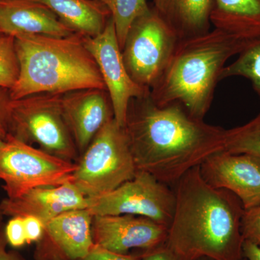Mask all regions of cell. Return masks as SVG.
<instances>
[{"label": "cell", "mask_w": 260, "mask_h": 260, "mask_svg": "<svg viewBox=\"0 0 260 260\" xmlns=\"http://www.w3.org/2000/svg\"><path fill=\"white\" fill-rule=\"evenodd\" d=\"M124 129L138 171L169 186L224 150L225 129L193 117L179 104L160 107L150 92L130 101Z\"/></svg>", "instance_id": "6da1fadb"}, {"label": "cell", "mask_w": 260, "mask_h": 260, "mask_svg": "<svg viewBox=\"0 0 260 260\" xmlns=\"http://www.w3.org/2000/svg\"><path fill=\"white\" fill-rule=\"evenodd\" d=\"M200 167L174 184L175 210L166 244L184 260H243L242 202L210 185Z\"/></svg>", "instance_id": "7a4b0ae2"}, {"label": "cell", "mask_w": 260, "mask_h": 260, "mask_svg": "<svg viewBox=\"0 0 260 260\" xmlns=\"http://www.w3.org/2000/svg\"><path fill=\"white\" fill-rule=\"evenodd\" d=\"M250 42L218 28L180 39L150 90L152 100L160 107L179 104L193 117L204 119L228 60Z\"/></svg>", "instance_id": "3957f363"}, {"label": "cell", "mask_w": 260, "mask_h": 260, "mask_svg": "<svg viewBox=\"0 0 260 260\" xmlns=\"http://www.w3.org/2000/svg\"><path fill=\"white\" fill-rule=\"evenodd\" d=\"M15 39L20 71L16 83L10 89L13 100L35 93L107 90L83 36L21 35Z\"/></svg>", "instance_id": "277c9868"}, {"label": "cell", "mask_w": 260, "mask_h": 260, "mask_svg": "<svg viewBox=\"0 0 260 260\" xmlns=\"http://www.w3.org/2000/svg\"><path fill=\"white\" fill-rule=\"evenodd\" d=\"M137 172L124 127L114 119L80 155L72 183L86 198H94L114 190Z\"/></svg>", "instance_id": "5b68a950"}, {"label": "cell", "mask_w": 260, "mask_h": 260, "mask_svg": "<svg viewBox=\"0 0 260 260\" xmlns=\"http://www.w3.org/2000/svg\"><path fill=\"white\" fill-rule=\"evenodd\" d=\"M8 135L67 161L76 162L80 157L65 122L59 93H35L12 101Z\"/></svg>", "instance_id": "8992f818"}, {"label": "cell", "mask_w": 260, "mask_h": 260, "mask_svg": "<svg viewBox=\"0 0 260 260\" xmlns=\"http://www.w3.org/2000/svg\"><path fill=\"white\" fill-rule=\"evenodd\" d=\"M76 162L67 161L8 135L0 145V181L10 199L36 187L72 182Z\"/></svg>", "instance_id": "52a82bcc"}, {"label": "cell", "mask_w": 260, "mask_h": 260, "mask_svg": "<svg viewBox=\"0 0 260 260\" xmlns=\"http://www.w3.org/2000/svg\"><path fill=\"white\" fill-rule=\"evenodd\" d=\"M179 39L152 7L130 27L123 60L135 83L150 90L160 78Z\"/></svg>", "instance_id": "ba28073f"}, {"label": "cell", "mask_w": 260, "mask_h": 260, "mask_svg": "<svg viewBox=\"0 0 260 260\" xmlns=\"http://www.w3.org/2000/svg\"><path fill=\"white\" fill-rule=\"evenodd\" d=\"M175 191L143 171L106 194L87 198V209L95 215L145 217L168 228L175 210Z\"/></svg>", "instance_id": "9c48e42d"}, {"label": "cell", "mask_w": 260, "mask_h": 260, "mask_svg": "<svg viewBox=\"0 0 260 260\" xmlns=\"http://www.w3.org/2000/svg\"><path fill=\"white\" fill-rule=\"evenodd\" d=\"M85 43L99 67L110 95L114 119L124 127L130 101L146 95L150 90L135 83L128 74L112 17L102 34L95 37H85Z\"/></svg>", "instance_id": "30bf717a"}, {"label": "cell", "mask_w": 260, "mask_h": 260, "mask_svg": "<svg viewBox=\"0 0 260 260\" xmlns=\"http://www.w3.org/2000/svg\"><path fill=\"white\" fill-rule=\"evenodd\" d=\"M168 232L165 225L136 215H95L92 221L93 244L119 254L161 246L167 242Z\"/></svg>", "instance_id": "8fae6325"}, {"label": "cell", "mask_w": 260, "mask_h": 260, "mask_svg": "<svg viewBox=\"0 0 260 260\" xmlns=\"http://www.w3.org/2000/svg\"><path fill=\"white\" fill-rule=\"evenodd\" d=\"M88 209L72 210L45 223L44 234L36 244L34 260H79L93 246L92 221Z\"/></svg>", "instance_id": "7c38bea8"}, {"label": "cell", "mask_w": 260, "mask_h": 260, "mask_svg": "<svg viewBox=\"0 0 260 260\" xmlns=\"http://www.w3.org/2000/svg\"><path fill=\"white\" fill-rule=\"evenodd\" d=\"M200 169L210 185L235 194L244 210L260 206L259 158L223 150L206 159Z\"/></svg>", "instance_id": "4fadbf2b"}, {"label": "cell", "mask_w": 260, "mask_h": 260, "mask_svg": "<svg viewBox=\"0 0 260 260\" xmlns=\"http://www.w3.org/2000/svg\"><path fill=\"white\" fill-rule=\"evenodd\" d=\"M61 106L80 155L98 133L114 119L112 101L106 89H80L61 94Z\"/></svg>", "instance_id": "5bb4252c"}, {"label": "cell", "mask_w": 260, "mask_h": 260, "mask_svg": "<svg viewBox=\"0 0 260 260\" xmlns=\"http://www.w3.org/2000/svg\"><path fill=\"white\" fill-rule=\"evenodd\" d=\"M86 208V197L72 182L39 186L20 198H6L0 202V210L5 216L32 215L44 223L66 212Z\"/></svg>", "instance_id": "9a60e30c"}, {"label": "cell", "mask_w": 260, "mask_h": 260, "mask_svg": "<svg viewBox=\"0 0 260 260\" xmlns=\"http://www.w3.org/2000/svg\"><path fill=\"white\" fill-rule=\"evenodd\" d=\"M0 30L4 35L66 37L75 34L40 0H0Z\"/></svg>", "instance_id": "2e32d148"}, {"label": "cell", "mask_w": 260, "mask_h": 260, "mask_svg": "<svg viewBox=\"0 0 260 260\" xmlns=\"http://www.w3.org/2000/svg\"><path fill=\"white\" fill-rule=\"evenodd\" d=\"M151 7L179 40L210 30L213 0H153Z\"/></svg>", "instance_id": "e0dca14e"}, {"label": "cell", "mask_w": 260, "mask_h": 260, "mask_svg": "<svg viewBox=\"0 0 260 260\" xmlns=\"http://www.w3.org/2000/svg\"><path fill=\"white\" fill-rule=\"evenodd\" d=\"M75 34L95 37L102 34L111 18L105 5L97 0H40Z\"/></svg>", "instance_id": "ac0fdd59"}, {"label": "cell", "mask_w": 260, "mask_h": 260, "mask_svg": "<svg viewBox=\"0 0 260 260\" xmlns=\"http://www.w3.org/2000/svg\"><path fill=\"white\" fill-rule=\"evenodd\" d=\"M210 21L220 29L246 40L260 39V0H213Z\"/></svg>", "instance_id": "d6986e66"}, {"label": "cell", "mask_w": 260, "mask_h": 260, "mask_svg": "<svg viewBox=\"0 0 260 260\" xmlns=\"http://www.w3.org/2000/svg\"><path fill=\"white\" fill-rule=\"evenodd\" d=\"M232 64L224 68L220 80L232 77H242L251 82L260 99V39L251 41Z\"/></svg>", "instance_id": "ffe728a7"}, {"label": "cell", "mask_w": 260, "mask_h": 260, "mask_svg": "<svg viewBox=\"0 0 260 260\" xmlns=\"http://www.w3.org/2000/svg\"><path fill=\"white\" fill-rule=\"evenodd\" d=\"M107 7L114 21L121 49L130 27L139 17L150 10L146 0H97Z\"/></svg>", "instance_id": "44dd1931"}, {"label": "cell", "mask_w": 260, "mask_h": 260, "mask_svg": "<svg viewBox=\"0 0 260 260\" xmlns=\"http://www.w3.org/2000/svg\"><path fill=\"white\" fill-rule=\"evenodd\" d=\"M224 150L260 159V113L242 126L225 129Z\"/></svg>", "instance_id": "7402d4cb"}, {"label": "cell", "mask_w": 260, "mask_h": 260, "mask_svg": "<svg viewBox=\"0 0 260 260\" xmlns=\"http://www.w3.org/2000/svg\"><path fill=\"white\" fill-rule=\"evenodd\" d=\"M19 62L13 36H0V87L11 89L18 78Z\"/></svg>", "instance_id": "603a6c76"}, {"label": "cell", "mask_w": 260, "mask_h": 260, "mask_svg": "<svg viewBox=\"0 0 260 260\" xmlns=\"http://www.w3.org/2000/svg\"><path fill=\"white\" fill-rule=\"evenodd\" d=\"M241 228L244 240L260 247V206L244 210Z\"/></svg>", "instance_id": "cb8c5ba5"}, {"label": "cell", "mask_w": 260, "mask_h": 260, "mask_svg": "<svg viewBox=\"0 0 260 260\" xmlns=\"http://www.w3.org/2000/svg\"><path fill=\"white\" fill-rule=\"evenodd\" d=\"M5 234L8 246L13 249H20L27 244L23 217H12L5 225Z\"/></svg>", "instance_id": "d4e9b609"}, {"label": "cell", "mask_w": 260, "mask_h": 260, "mask_svg": "<svg viewBox=\"0 0 260 260\" xmlns=\"http://www.w3.org/2000/svg\"><path fill=\"white\" fill-rule=\"evenodd\" d=\"M12 101L10 89L0 87V145L9 134L10 108Z\"/></svg>", "instance_id": "484cf974"}, {"label": "cell", "mask_w": 260, "mask_h": 260, "mask_svg": "<svg viewBox=\"0 0 260 260\" xmlns=\"http://www.w3.org/2000/svg\"><path fill=\"white\" fill-rule=\"evenodd\" d=\"M79 260H141V253L119 254L93 244L88 254Z\"/></svg>", "instance_id": "4316f807"}, {"label": "cell", "mask_w": 260, "mask_h": 260, "mask_svg": "<svg viewBox=\"0 0 260 260\" xmlns=\"http://www.w3.org/2000/svg\"><path fill=\"white\" fill-rule=\"evenodd\" d=\"M23 218L27 244H31L32 243L37 244L43 237L45 223L40 219L32 215Z\"/></svg>", "instance_id": "83f0119b"}, {"label": "cell", "mask_w": 260, "mask_h": 260, "mask_svg": "<svg viewBox=\"0 0 260 260\" xmlns=\"http://www.w3.org/2000/svg\"><path fill=\"white\" fill-rule=\"evenodd\" d=\"M141 260H184L164 244L158 247L142 251Z\"/></svg>", "instance_id": "f1b7e54d"}, {"label": "cell", "mask_w": 260, "mask_h": 260, "mask_svg": "<svg viewBox=\"0 0 260 260\" xmlns=\"http://www.w3.org/2000/svg\"><path fill=\"white\" fill-rule=\"evenodd\" d=\"M4 225L0 227V260H26L20 253L8 249Z\"/></svg>", "instance_id": "f546056e"}, {"label": "cell", "mask_w": 260, "mask_h": 260, "mask_svg": "<svg viewBox=\"0 0 260 260\" xmlns=\"http://www.w3.org/2000/svg\"><path fill=\"white\" fill-rule=\"evenodd\" d=\"M243 256L246 260H260V247L249 241H244Z\"/></svg>", "instance_id": "4dcf8cb0"}, {"label": "cell", "mask_w": 260, "mask_h": 260, "mask_svg": "<svg viewBox=\"0 0 260 260\" xmlns=\"http://www.w3.org/2000/svg\"><path fill=\"white\" fill-rule=\"evenodd\" d=\"M5 215H3V213H2L1 210H0V227L2 225H3V220H4Z\"/></svg>", "instance_id": "1f68e13d"}, {"label": "cell", "mask_w": 260, "mask_h": 260, "mask_svg": "<svg viewBox=\"0 0 260 260\" xmlns=\"http://www.w3.org/2000/svg\"><path fill=\"white\" fill-rule=\"evenodd\" d=\"M198 260H210L209 259H207V258H203V259H198ZM243 260H246V259H244H244Z\"/></svg>", "instance_id": "d6a6232c"}, {"label": "cell", "mask_w": 260, "mask_h": 260, "mask_svg": "<svg viewBox=\"0 0 260 260\" xmlns=\"http://www.w3.org/2000/svg\"><path fill=\"white\" fill-rule=\"evenodd\" d=\"M1 35H3V34H2L1 30H0V36Z\"/></svg>", "instance_id": "836d02e7"}]
</instances>
